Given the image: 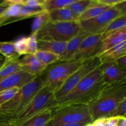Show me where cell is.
<instances>
[{
	"label": "cell",
	"mask_w": 126,
	"mask_h": 126,
	"mask_svg": "<svg viewBox=\"0 0 126 126\" xmlns=\"http://www.w3.org/2000/svg\"><path fill=\"white\" fill-rule=\"evenodd\" d=\"M99 66L88 74L66 95L55 102L52 109L68 105H87L93 100L107 85L103 79Z\"/></svg>",
	"instance_id": "1"
},
{
	"label": "cell",
	"mask_w": 126,
	"mask_h": 126,
	"mask_svg": "<svg viewBox=\"0 0 126 126\" xmlns=\"http://www.w3.org/2000/svg\"><path fill=\"white\" fill-rule=\"evenodd\" d=\"M2 1H1V0H0V3H1V2H2Z\"/></svg>",
	"instance_id": "46"
},
{
	"label": "cell",
	"mask_w": 126,
	"mask_h": 126,
	"mask_svg": "<svg viewBox=\"0 0 126 126\" xmlns=\"http://www.w3.org/2000/svg\"><path fill=\"white\" fill-rule=\"evenodd\" d=\"M126 55V41L118 45L108 49L99 55L98 57L101 63L115 61L118 58Z\"/></svg>",
	"instance_id": "18"
},
{
	"label": "cell",
	"mask_w": 126,
	"mask_h": 126,
	"mask_svg": "<svg viewBox=\"0 0 126 126\" xmlns=\"http://www.w3.org/2000/svg\"><path fill=\"white\" fill-rule=\"evenodd\" d=\"M92 1H97V0H92Z\"/></svg>",
	"instance_id": "45"
},
{
	"label": "cell",
	"mask_w": 126,
	"mask_h": 126,
	"mask_svg": "<svg viewBox=\"0 0 126 126\" xmlns=\"http://www.w3.org/2000/svg\"><path fill=\"white\" fill-rule=\"evenodd\" d=\"M36 78V76L20 70L0 81V92L13 87L21 88Z\"/></svg>",
	"instance_id": "12"
},
{
	"label": "cell",
	"mask_w": 126,
	"mask_h": 126,
	"mask_svg": "<svg viewBox=\"0 0 126 126\" xmlns=\"http://www.w3.org/2000/svg\"><path fill=\"white\" fill-rule=\"evenodd\" d=\"M84 62L80 60L58 62L47 66L39 78L44 86L55 93Z\"/></svg>",
	"instance_id": "4"
},
{
	"label": "cell",
	"mask_w": 126,
	"mask_h": 126,
	"mask_svg": "<svg viewBox=\"0 0 126 126\" xmlns=\"http://www.w3.org/2000/svg\"><path fill=\"white\" fill-rule=\"evenodd\" d=\"M21 70L36 77H39L47 66L41 62L34 54H26L19 59Z\"/></svg>",
	"instance_id": "13"
},
{
	"label": "cell",
	"mask_w": 126,
	"mask_h": 126,
	"mask_svg": "<svg viewBox=\"0 0 126 126\" xmlns=\"http://www.w3.org/2000/svg\"><path fill=\"white\" fill-rule=\"evenodd\" d=\"M126 28V15H121V16L114 18L109 23V25L106 27L103 33H102V37L103 38L108 34L118 32V31Z\"/></svg>",
	"instance_id": "23"
},
{
	"label": "cell",
	"mask_w": 126,
	"mask_h": 126,
	"mask_svg": "<svg viewBox=\"0 0 126 126\" xmlns=\"http://www.w3.org/2000/svg\"><path fill=\"white\" fill-rule=\"evenodd\" d=\"M123 1H126V0H97V2L102 4L107 5V6H114Z\"/></svg>",
	"instance_id": "34"
},
{
	"label": "cell",
	"mask_w": 126,
	"mask_h": 126,
	"mask_svg": "<svg viewBox=\"0 0 126 126\" xmlns=\"http://www.w3.org/2000/svg\"><path fill=\"white\" fill-rule=\"evenodd\" d=\"M115 126H126V117H118Z\"/></svg>",
	"instance_id": "38"
},
{
	"label": "cell",
	"mask_w": 126,
	"mask_h": 126,
	"mask_svg": "<svg viewBox=\"0 0 126 126\" xmlns=\"http://www.w3.org/2000/svg\"><path fill=\"white\" fill-rule=\"evenodd\" d=\"M126 41V28L103 37L97 56Z\"/></svg>",
	"instance_id": "14"
},
{
	"label": "cell",
	"mask_w": 126,
	"mask_h": 126,
	"mask_svg": "<svg viewBox=\"0 0 126 126\" xmlns=\"http://www.w3.org/2000/svg\"><path fill=\"white\" fill-rule=\"evenodd\" d=\"M103 37L102 34H89L82 40L73 60L85 61L97 56Z\"/></svg>",
	"instance_id": "10"
},
{
	"label": "cell",
	"mask_w": 126,
	"mask_h": 126,
	"mask_svg": "<svg viewBox=\"0 0 126 126\" xmlns=\"http://www.w3.org/2000/svg\"><path fill=\"white\" fill-rule=\"evenodd\" d=\"M111 7L112 6L102 4H100L95 1L79 17L78 21L85 20H89L94 18L104 12Z\"/></svg>",
	"instance_id": "20"
},
{
	"label": "cell",
	"mask_w": 126,
	"mask_h": 126,
	"mask_svg": "<svg viewBox=\"0 0 126 126\" xmlns=\"http://www.w3.org/2000/svg\"><path fill=\"white\" fill-rule=\"evenodd\" d=\"M20 88L13 87L0 92V107L11 100Z\"/></svg>",
	"instance_id": "30"
},
{
	"label": "cell",
	"mask_w": 126,
	"mask_h": 126,
	"mask_svg": "<svg viewBox=\"0 0 126 126\" xmlns=\"http://www.w3.org/2000/svg\"><path fill=\"white\" fill-rule=\"evenodd\" d=\"M121 15L120 11L115 6H112L94 18L85 20H79L78 22L80 29L89 34H102L113 20Z\"/></svg>",
	"instance_id": "9"
},
{
	"label": "cell",
	"mask_w": 126,
	"mask_h": 126,
	"mask_svg": "<svg viewBox=\"0 0 126 126\" xmlns=\"http://www.w3.org/2000/svg\"><path fill=\"white\" fill-rule=\"evenodd\" d=\"M0 126H11L8 124H6V123H0Z\"/></svg>",
	"instance_id": "42"
},
{
	"label": "cell",
	"mask_w": 126,
	"mask_h": 126,
	"mask_svg": "<svg viewBox=\"0 0 126 126\" xmlns=\"http://www.w3.org/2000/svg\"><path fill=\"white\" fill-rule=\"evenodd\" d=\"M99 67L107 84L126 81V72L119 68L114 61L102 63Z\"/></svg>",
	"instance_id": "11"
},
{
	"label": "cell",
	"mask_w": 126,
	"mask_h": 126,
	"mask_svg": "<svg viewBox=\"0 0 126 126\" xmlns=\"http://www.w3.org/2000/svg\"><path fill=\"white\" fill-rule=\"evenodd\" d=\"M36 57L44 65L49 66L60 61V57L52 52L38 50L34 54Z\"/></svg>",
	"instance_id": "26"
},
{
	"label": "cell",
	"mask_w": 126,
	"mask_h": 126,
	"mask_svg": "<svg viewBox=\"0 0 126 126\" xmlns=\"http://www.w3.org/2000/svg\"><path fill=\"white\" fill-rule=\"evenodd\" d=\"M37 33L30 34L29 36L27 37V47L28 54H34L38 50L37 46Z\"/></svg>",
	"instance_id": "31"
},
{
	"label": "cell",
	"mask_w": 126,
	"mask_h": 126,
	"mask_svg": "<svg viewBox=\"0 0 126 126\" xmlns=\"http://www.w3.org/2000/svg\"><path fill=\"white\" fill-rule=\"evenodd\" d=\"M1 1H7V0H1Z\"/></svg>",
	"instance_id": "44"
},
{
	"label": "cell",
	"mask_w": 126,
	"mask_h": 126,
	"mask_svg": "<svg viewBox=\"0 0 126 126\" xmlns=\"http://www.w3.org/2000/svg\"><path fill=\"white\" fill-rule=\"evenodd\" d=\"M49 22H50L49 13L47 11L37 15L34 17L32 25V32L31 34L37 33L44 26H45Z\"/></svg>",
	"instance_id": "27"
},
{
	"label": "cell",
	"mask_w": 126,
	"mask_h": 126,
	"mask_svg": "<svg viewBox=\"0 0 126 126\" xmlns=\"http://www.w3.org/2000/svg\"><path fill=\"white\" fill-rule=\"evenodd\" d=\"M89 34L80 29L78 33L75 36L66 42V50L63 55L60 58V61H68V60H73V57L77 52L81 42Z\"/></svg>",
	"instance_id": "15"
},
{
	"label": "cell",
	"mask_w": 126,
	"mask_h": 126,
	"mask_svg": "<svg viewBox=\"0 0 126 126\" xmlns=\"http://www.w3.org/2000/svg\"><path fill=\"white\" fill-rule=\"evenodd\" d=\"M85 126H94V124L93 122H92V123H88V124H86V125Z\"/></svg>",
	"instance_id": "43"
},
{
	"label": "cell",
	"mask_w": 126,
	"mask_h": 126,
	"mask_svg": "<svg viewBox=\"0 0 126 126\" xmlns=\"http://www.w3.org/2000/svg\"><path fill=\"white\" fill-rule=\"evenodd\" d=\"M0 54L7 60L18 59L20 57L15 50L14 41H0Z\"/></svg>",
	"instance_id": "24"
},
{
	"label": "cell",
	"mask_w": 126,
	"mask_h": 126,
	"mask_svg": "<svg viewBox=\"0 0 126 126\" xmlns=\"http://www.w3.org/2000/svg\"><path fill=\"white\" fill-rule=\"evenodd\" d=\"M23 0H7V2L14 4H21Z\"/></svg>",
	"instance_id": "40"
},
{
	"label": "cell",
	"mask_w": 126,
	"mask_h": 126,
	"mask_svg": "<svg viewBox=\"0 0 126 126\" xmlns=\"http://www.w3.org/2000/svg\"><path fill=\"white\" fill-rule=\"evenodd\" d=\"M50 22H78V18L68 8L47 11Z\"/></svg>",
	"instance_id": "19"
},
{
	"label": "cell",
	"mask_w": 126,
	"mask_h": 126,
	"mask_svg": "<svg viewBox=\"0 0 126 126\" xmlns=\"http://www.w3.org/2000/svg\"><path fill=\"white\" fill-rule=\"evenodd\" d=\"M44 86L39 77L21 87L13 98L0 107V123L12 126L14 120L25 108L38 91Z\"/></svg>",
	"instance_id": "3"
},
{
	"label": "cell",
	"mask_w": 126,
	"mask_h": 126,
	"mask_svg": "<svg viewBox=\"0 0 126 126\" xmlns=\"http://www.w3.org/2000/svg\"><path fill=\"white\" fill-rule=\"evenodd\" d=\"M118 117H110L107 118L105 126H115Z\"/></svg>",
	"instance_id": "35"
},
{
	"label": "cell",
	"mask_w": 126,
	"mask_h": 126,
	"mask_svg": "<svg viewBox=\"0 0 126 126\" xmlns=\"http://www.w3.org/2000/svg\"><path fill=\"white\" fill-rule=\"evenodd\" d=\"M88 123H75V124H57V125L47 126H85Z\"/></svg>",
	"instance_id": "39"
},
{
	"label": "cell",
	"mask_w": 126,
	"mask_h": 126,
	"mask_svg": "<svg viewBox=\"0 0 126 126\" xmlns=\"http://www.w3.org/2000/svg\"><path fill=\"white\" fill-rule=\"evenodd\" d=\"M4 62H5V58L2 56L0 57V68H1V66L3 65Z\"/></svg>",
	"instance_id": "41"
},
{
	"label": "cell",
	"mask_w": 126,
	"mask_h": 126,
	"mask_svg": "<svg viewBox=\"0 0 126 126\" xmlns=\"http://www.w3.org/2000/svg\"><path fill=\"white\" fill-rule=\"evenodd\" d=\"M46 10L43 7H28L24 5L20 4L18 13L14 19V22L34 17L37 15L42 13Z\"/></svg>",
	"instance_id": "22"
},
{
	"label": "cell",
	"mask_w": 126,
	"mask_h": 126,
	"mask_svg": "<svg viewBox=\"0 0 126 126\" xmlns=\"http://www.w3.org/2000/svg\"><path fill=\"white\" fill-rule=\"evenodd\" d=\"M126 55H123L121 57L118 58L117 60H116L115 62L118 67L121 69L123 71L126 72Z\"/></svg>",
	"instance_id": "33"
},
{
	"label": "cell",
	"mask_w": 126,
	"mask_h": 126,
	"mask_svg": "<svg viewBox=\"0 0 126 126\" xmlns=\"http://www.w3.org/2000/svg\"><path fill=\"white\" fill-rule=\"evenodd\" d=\"M66 42L54 40L38 39V50L50 52L59 55L60 58L63 55L66 50Z\"/></svg>",
	"instance_id": "16"
},
{
	"label": "cell",
	"mask_w": 126,
	"mask_h": 126,
	"mask_svg": "<svg viewBox=\"0 0 126 126\" xmlns=\"http://www.w3.org/2000/svg\"><path fill=\"white\" fill-rule=\"evenodd\" d=\"M21 70L18 59H5L3 65L0 68V81Z\"/></svg>",
	"instance_id": "21"
},
{
	"label": "cell",
	"mask_w": 126,
	"mask_h": 126,
	"mask_svg": "<svg viewBox=\"0 0 126 126\" xmlns=\"http://www.w3.org/2000/svg\"><path fill=\"white\" fill-rule=\"evenodd\" d=\"M95 1L92 0H77L68 6V9L75 16L79 18L80 16Z\"/></svg>",
	"instance_id": "25"
},
{
	"label": "cell",
	"mask_w": 126,
	"mask_h": 126,
	"mask_svg": "<svg viewBox=\"0 0 126 126\" xmlns=\"http://www.w3.org/2000/svg\"><path fill=\"white\" fill-rule=\"evenodd\" d=\"M1 56H2V55H1V54H0V57H1Z\"/></svg>",
	"instance_id": "47"
},
{
	"label": "cell",
	"mask_w": 126,
	"mask_h": 126,
	"mask_svg": "<svg viewBox=\"0 0 126 126\" xmlns=\"http://www.w3.org/2000/svg\"><path fill=\"white\" fill-rule=\"evenodd\" d=\"M55 105L54 93L43 86L33 97L20 114L14 120L12 126H17L28 118L47 108L52 109Z\"/></svg>",
	"instance_id": "6"
},
{
	"label": "cell",
	"mask_w": 126,
	"mask_h": 126,
	"mask_svg": "<svg viewBox=\"0 0 126 126\" xmlns=\"http://www.w3.org/2000/svg\"><path fill=\"white\" fill-rule=\"evenodd\" d=\"M52 110L47 108L23 121L17 126H47L51 119Z\"/></svg>",
	"instance_id": "17"
},
{
	"label": "cell",
	"mask_w": 126,
	"mask_h": 126,
	"mask_svg": "<svg viewBox=\"0 0 126 126\" xmlns=\"http://www.w3.org/2000/svg\"><path fill=\"white\" fill-rule=\"evenodd\" d=\"M107 118H102L95 119L93 121L94 124L95 126H105Z\"/></svg>",
	"instance_id": "36"
},
{
	"label": "cell",
	"mask_w": 126,
	"mask_h": 126,
	"mask_svg": "<svg viewBox=\"0 0 126 126\" xmlns=\"http://www.w3.org/2000/svg\"><path fill=\"white\" fill-rule=\"evenodd\" d=\"M77 0H46L43 7L47 11L66 8Z\"/></svg>",
	"instance_id": "28"
},
{
	"label": "cell",
	"mask_w": 126,
	"mask_h": 126,
	"mask_svg": "<svg viewBox=\"0 0 126 126\" xmlns=\"http://www.w3.org/2000/svg\"><path fill=\"white\" fill-rule=\"evenodd\" d=\"M27 37L21 36L14 41V46L16 52L20 56L28 54L27 47Z\"/></svg>",
	"instance_id": "29"
},
{
	"label": "cell",
	"mask_w": 126,
	"mask_h": 126,
	"mask_svg": "<svg viewBox=\"0 0 126 126\" xmlns=\"http://www.w3.org/2000/svg\"><path fill=\"white\" fill-rule=\"evenodd\" d=\"M101 63L100 60L97 56L85 60L82 65L67 79L63 86L54 93L55 102L66 95L88 74L98 68Z\"/></svg>",
	"instance_id": "8"
},
{
	"label": "cell",
	"mask_w": 126,
	"mask_h": 126,
	"mask_svg": "<svg viewBox=\"0 0 126 126\" xmlns=\"http://www.w3.org/2000/svg\"><path fill=\"white\" fill-rule=\"evenodd\" d=\"M126 98L121 101L114 111L111 117H126Z\"/></svg>",
	"instance_id": "32"
},
{
	"label": "cell",
	"mask_w": 126,
	"mask_h": 126,
	"mask_svg": "<svg viewBox=\"0 0 126 126\" xmlns=\"http://www.w3.org/2000/svg\"><path fill=\"white\" fill-rule=\"evenodd\" d=\"M52 110V114L47 126L93 122L86 105H68L56 107Z\"/></svg>",
	"instance_id": "5"
},
{
	"label": "cell",
	"mask_w": 126,
	"mask_h": 126,
	"mask_svg": "<svg viewBox=\"0 0 126 126\" xmlns=\"http://www.w3.org/2000/svg\"><path fill=\"white\" fill-rule=\"evenodd\" d=\"M126 98V81L107 84L88 105L92 121L110 118L118 103Z\"/></svg>",
	"instance_id": "2"
},
{
	"label": "cell",
	"mask_w": 126,
	"mask_h": 126,
	"mask_svg": "<svg viewBox=\"0 0 126 126\" xmlns=\"http://www.w3.org/2000/svg\"><path fill=\"white\" fill-rule=\"evenodd\" d=\"M11 4L7 1H2L0 3V15L11 5Z\"/></svg>",
	"instance_id": "37"
},
{
	"label": "cell",
	"mask_w": 126,
	"mask_h": 126,
	"mask_svg": "<svg viewBox=\"0 0 126 126\" xmlns=\"http://www.w3.org/2000/svg\"><path fill=\"white\" fill-rule=\"evenodd\" d=\"M78 22H49L36 34L37 39L67 42L79 31Z\"/></svg>",
	"instance_id": "7"
}]
</instances>
